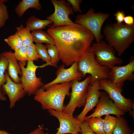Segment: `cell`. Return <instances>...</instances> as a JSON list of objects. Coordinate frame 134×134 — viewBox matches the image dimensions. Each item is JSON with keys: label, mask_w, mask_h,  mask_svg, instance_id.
Returning a JSON list of instances; mask_svg holds the SVG:
<instances>
[{"label": "cell", "mask_w": 134, "mask_h": 134, "mask_svg": "<svg viewBox=\"0 0 134 134\" xmlns=\"http://www.w3.org/2000/svg\"><path fill=\"white\" fill-rule=\"evenodd\" d=\"M47 32L54 41L60 60L66 66L78 62L88 51L94 39L89 31L77 24L50 27Z\"/></svg>", "instance_id": "obj_1"}, {"label": "cell", "mask_w": 134, "mask_h": 134, "mask_svg": "<svg viewBox=\"0 0 134 134\" xmlns=\"http://www.w3.org/2000/svg\"><path fill=\"white\" fill-rule=\"evenodd\" d=\"M73 81L51 85L45 89L39 88L34 94V99L39 102L44 110L53 109L63 112L64 102L69 91Z\"/></svg>", "instance_id": "obj_2"}, {"label": "cell", "mask_w": 134, "mask_h": 134, "mask_svg": "<svg viewBox=\"0 0 134 134\" xmlns=\"http://www.w3.org/2000/svg\"><path fill=\"white\" fill-rule=\"evenodd\" d=\"M102 31L107 43L113 47L119 57L134 41V25L129 26L117 22L107 23Z\"/></svg>", "instance_id": "obj_3"}, {"label": "cell", "mask_w": 134, "mask_h": 134, "mask_svg": "<svg viewBox=\"0 0 134 134\" xmlns=\"http://www.w3.org/2000/svg\"><path fill=\"white\" fill-rule=\"evenodd\" d=\"M110 15L108 13H96L94 9L91 8L86 13L78 15L75 23L82 26L89 31L93 34L96 42L99 43L103 38L101 33L102 26Z\"/></svg>", "instance_id": "obj_4"}, {"label": "cell", "mask_w": 134, "mask_h": 134, "mask_svg": "<svg viewBox=\"0 0 134 134\" xmlns=\"http://www.w3.org/2000/svg\"><path fill=\"white\" fill-rule=\"evenodd\" d=\"M78 69L82 74L83 77L87 74L91 75L90 84L97 80L107 79L110 71L108 67L101 66L97 63L94 53L90 48L78 62Z\"/></svg>", "instance_id": "obj_5"}, {"label": "cell", "mask_w": 134, "mask_h": 134, "mask_svg": "<svg viewBox=\"0 0 134 134\" xmlns=\"http://www.w3.org/2000/svg\"><path fill=\"white\" fill-rule=\"evenodd\" d=\"M91 78V76L90 75L82 81H73L71 87L72 91L70 100L67 105H64L63 112L73 116L77 107L84 106Z\"/></svg>", "instance_id": "obj_6"}, {"label": "cell", "mask_w": 134, "mask_h": 134, "mask_svg": "<svg viewBox=\"0 0 134 134\" xmlns=\"http://www.w3.org/2000/svg\"><path fill=\"white\" fill-rule=\"evenodd\" d=\"M18 63L22 72V76L20 78L21 83L26 94L30 96L34 94L38 89L44 85L41 78L37 77L36 76L35 72L37 68L51 66V64L46 63L41 66H37L34 64L33 61H28L27 67H25L20 62Z\"/></svg>", "instance_id": "obj_7"}, {"label": "cell", "mask_w": 134, "mask_h": 134, "mask_svg": "<svg viewBox=\"0 0 134 134\" xmlns=\"http://www.w3.org/2000/svg\"><path fill=\"white\" fill-rule=\"evenodd\" d=\"M90 49L94 53L95 59L101 66H114L123 64V60L115 56L116 52L112 46L104 40L92 43Z\"/></svg>", "instance_id": "obj_8"}, {"label": "cell", "mask_w": 134, "mask_h": 134, "mask_svg": "<svg viewBox=\"0 0 134 134\" xmlns=\"http://www.w3.org/2000/svg\"><path fill=\"white\" fill-rule=\"evenodd\" d=\"M51 1L54 7V12L46 18L53 22V25L50 27L74 26L77 24L69 18L70 15L73 14V10L69 3L65 0H51Z\"/></svg>", "instance_id": "obj_9"}, {"label": "cell", "mask_w": 134, "mask_h": 134, "mask_svg": "<svg viewBox=\"0 0 134 134\" xmlns=\"http://www.w3.org/2000/svg\"><path fill=\"white\" fill-rule=\"evenodd\" d=\"M100 90H104L109 98L120 110L124 112L131 111L133 108L132 100L124 97L121 90L107 79L99 81Z\"/></svg>", "instance_id": "obj_10"}, {"label": "cell", "mask_w": 134, "mask_h": 134, "mask_svg": "<svg viewBox=\"0 0 134 134\" xmlns=\"http://www.w3.org/2000/svg\"><path fill=\"white\" fill-rule=\"evenodd\" d=\"M108 79L118 88L123 91L122 88L126 81L134 80V57L132 56L129 63L122 66H110Z\"/></svg>", "instance_id": "obj_11"}, {"label": "cell", "mask_w": 134, "mask_h": 134, "mask_svg": "<svg viewBox=\"0 0 134 134\" xmlns=\"http://www.w3.org/2000/svg\"><path fill=\"white\" fill-rule=\"evenodd\" d=\"M50 114L56 117L60 123L57 132L54 134H75L81 133L82 123L77 117H75L63 112L50 109L47 110ZM45 134H49L46 133Z\"/></svg>", "instance_id": "obj_12"}, {"label": "cell", "mask_w": 134, "mask_h": 134, "mask_svg": "<svg viewBox=\"0 0 134 134\" xmlns=\"http://www.w3.org/2000/svg\"><path fill=\"white\" fill-rule=\"evenodd\" d=\"M78 62H75L67 68H65L64 64L61 66L57 70L56 77L40 88L45 89L54 84L67 82L74 80L80 81L83 77V76L82 74L78 70Z\"/></svg>", "instance_id": "obj_13"}, {"label": "cell", "mask_w": 134, "mask_h": 134, "mask_svg": "<svg viewBox=\"0 0 134 134\" xmlns=\"http://www.w3.org/2000/svg\"><path fill=\"white\" fill-rule=\"evenodd\" d=\"M96 108L93 113L85 118L101 117L103 115L113 114L117 117L125 115V113L120 110L105 91L102 92Z\"/></svg>", "instance_id": "obj_14"}, {"label": "cell", "mask_w": 134, "mask_h": 134, "mask_svg": "<svg viewBox=\"0 0 134 134\" xmlns=\"http://www.w3.org/2000/svg\"><path fill=\"white\" fill-rule=\"evenodd\" d=\"M100 90L99 81L97 80L89 85L88 87L84 107L77 118L82 123L84 121L87 114L97 106L102 92Z\"/></svg>", "instance_id": "obj_15"}, {"label": "cell", "mask_w": 134, "mask_h": 134, "mask_svg": "<svg viewBox=\"0 0 134 134\" xmlns=\"http://www.w3.org/2000/svg\"><path fill=\"white\" fill-rule=\"evenodd\" d=\"M6 82L1 88L7 95L10 102V108L14 107L16 102L22 99L26 93L22 83L17 84L11 79L6 70L5 72Z\"/></svg>", "instance_id": "obj_16"}, {"label": "cell", "mask_w": 134, "mask_h": 134, "mask_svg": "<svg viewBox=\"0 0 134 134\" xmlns=\"http://www.w3.org/2000/svg\"><path fill=\"white\" fill-rule=\"evenodd\" d=\"M1 54L6 57L8 61L7 69L10 77L14 82L17 84L21 83L20 78L18 76L19 74L22 76L21 69L13 53L10 51H5Z\"/></svg>", "instance_id": "obj_17"}, {"label": "cell", "mask_w": 134, "mask_h": 134, "mask_svg": "<svg viewBox=\"0 0 134 134\" xmlns=\"http://www.w3.org/2000/svg\"><path fill=\"white\" fill-rule=\"evenodd\" d=\"M41 7L39 0H22L16 7L15 11L18 16L21 17L25 12L30 8H33L39 10Z\"/></svg>", "instance_id": "obj_18"}, {"label": "cell", "mask_w": 134, "mask_h": 134, "mask_svg": "<svg viewBox=\"0 0 134 134\" xmlns=\"http://www.w3.org/2000/svg\"><path fill=\"white\" fill-rule=\"evenodd\" d=\"M53 24V22L50 20H41L34 16H31L29 18L26 23V26L31 31L44 29L46 27L52 25Z\"/></svg>", "instance_id": "obj_19"}, {"label": "cell", "mask_w": 134, "mask_h": 134, "mask_svg": "<svg viewBox=\"0 0 134 134\" xmlns=\"http://www.w3.org/2000/svg\"><path fill=\"white\" fill-rule=\"evenodd\" d=\"M85 121L92 131L96 134H106L103 128L104 119L101 117L85 118Z\"/></svg>", "instance_id": "obj_20"}, {"label": "cell", "mask_w": 134, "mask_h": 134, "mask_svg": "<svg viewBox=\"0 0 134 134\" xmlns=\"http://www.w3.org/2000/svg\"><path fill=\"white\" fill-rule=\"evenodd\" d=\"M8 62L7 60L2 54H0V100L5 101L6 97L1 90L2 86L6 82V78L5 72L7 69Z\"/></svg>", "instance_id": "obj_21"}, {"label": "cell", "mask_w": 134, "mask_h": 134, "mask_svg": "<svg viewBox=\"0 0 134 134\" xmlns=\"http://www.w3.org/2000/svg\"><path fill=\"white\" fill-rule=\"evenodd\" d=\"M31 33L33 41L36 43H44L48 44L55 45L53 39L47 32L40 30L33 31Z\"/></svg>", "instance_id": "obj_22"}, {"label": "cell", "mask_w": 134, "mask_h": 134, "mask_svg": "<svg viewBox=\"0 0 134 134\" xmlns=\"http://www.w3.org/2000/svg\"><path fill=\"white\" fill-rule=\"evenodd\" d=\"M16 32L21 38L23 45L27 46L33 43L32 35L31 31L27 26L24 27L21 24L19 27H16Z\"/></svg>", "instance_id": "obj_23"}, {"label": "cell", "mask_w": 134, "mask_h": 134, "mask_svg": "<svg viewBox=\"0 0 134 134\" xmlns=\"http://www.w3.org/2000/svg\"><path fill=\"white\" fill-rule=\"evenodd\" d=\"M117 117L116 124L112 134H131L132 131L127 120L123 116Z\"/></svg>", "instance_id": "obj_24"}, {"label": "cell", "mask_w": 134, "mask_h": 134, "mask_svg": "<svg viewBox=\"0 0 134 134\" xmlns=\"http://www.w3.org/2000/svg\"><path fill=\"white\" fill-rule=\"evenodd\" d=\"M103 126L104 131L106 134H112L115 127L117 117L110 115H105Z\"/></svg>", "instance_id": "obj_25"}, {"label": "cell", "mask_w": 134, "mask_h": 134, "mask_svg": "<svg viewBox=\"0 0 134 134\" xmlns=\"http://www.w3.org/2000/svg\"><path fill=\"white\" fill-rule=\"evenodd\" d=\"M46 46L50 58L51 66L57 67V65L60 60L59 51L57 47L55 45L48 44Z\"/></svg>", "instance_id": "obj_26"}, {"label": "cell", "mask_w": 134, "mask_h": 134, "mask_svg": "<svg viewBox=\"0 0 134 134\" xmlns=\"http://www.w3.org/2000/svg\"><path fill=\"white\" fill-rule=\"evenodd\" d=\"M4 41L14 51L23 45L21 38L16 32L14 34L5 39Z\"/></svg>", "instance_id": "obj_27"}, {"label": "cell", "mask_w": 134, "mask_h": 134, "mask_svg": "<svg viewBox=\"0 0 134 134\" xmlns=\"http://www.w3.org/2000/svg\"><path fill=\"white\" fill-rule=\"evenodd\" d=\"M14 56L18 61L20 62L24 66L26 65L28 61L27 46L23 45L13 53Z\"/></svg>", "instance_id": "obj_28"}, {"label": "cell", "mask_w": 134, "mask_h": 134, "mask_svg": "<svg viewBox=\"0 0 134 134\" xmlns=\"http://www.w3.org/2000/svg\"><path fill=\"white\" fill-rule=\"evenodd\" d=\"M7 0H0V28L3 27L9 18L7 7L4 3Z\"/></svg>", "instance_id": "obj_29"}, {"label": "cell", "mask_w": 134, "mask_h": 134, "mask_svg": "<svg viewBox=\"0 0 134 134\" xmlns=\"http://www.w3.org/2000/svg\"><path fill=\"white\" fill-rule=\"evenodd\" d=\"M35 46L40 58L46 63H51L50 58L48 53L46 45L41 43H36Z\"/></svg>", "instance_id": "obj_30"}, {"label": "cell", "mask_w": 134, "mask_h": 134, "mask_svg": "<svg viewBox=\"0 0 134 134\" xmlns=\"http://www.w3.org/2000/svg\"><path fill=\"white\" fill-rule=\"evenodd\" d=\"M28 61H37L40 57L37 53L35 44L33 43L27 46Z\"/></svg>", "instance_id": "obj_31"}, {"label": "cell", "mask_w": 134, "mask_h": 134, "mask_svg": "<svg viewBox=\"0 0 134 134\" xmlns=\"http://www.w3.org/2000/svg\"><path fill=\"white\" fill-rule=\"evenodd\" d=\"M80 127L81 134H96L92 131L85 121L81 123Z\"/></svg>", "instance_id": "obj_32"}, {"label": "cell", "mask_w": 134, "mask_h": 134, "mask_svg": "<svg viewBox=\"0 0 134 134\" xmlns=\"http://www.w3.org/2000/svg\"><path fill=\"white\" fill-rule=\"evenodd\" d=\"M67 1L71 5L73 11L75 12H82L80 6V4L82 2L81 0H67Z\"/></svg>", "instance_id": "obj_33"}, {"label": "cell", "mask_w": 134, "mask_h": 134, "mask_svg": "<svg viewBox=\"0 0 134 134\" xmlns=\"http://www.w3.org/2000/svg\"><path fill=\"white\" fill-rule=\"evenodd\" d=\"M115 17L117 22L118 23H122L124 21L126 16L125 12L123 10H118L113 15Z\"/></svg>", "instance_id": "obj_34"}, {"label": "cell", "mask_w": 134, "mask_h": 134, "mask_svg": "<svg viewBox=\"0 0 134 134\" xmlns=\"http://www.w3.org/2000/svg\"><path fill=\"white\" fill-rule=\"evenodd\" d=\"M44 127L43 124L39 125L37 128L28 134H45Z\"/></svg>", "instance_id": "obj_35"}, {"label": "cell", "mask_w": 134, "mask_h": 134, "mask_svg": "<svg viewBox=\"0 0 134 134\" xmlns=\"http://www.w3.org/2000/svg\"><path fill=\"white\" fill-rule=\"evenodd\" d=\"M124 22L126 25L129 26L134 25V18L131 15L126 16L124 18Z\"/></svg>", "instance_id": "obj_36"}, {"label": "cell", "mask_w": 134, "mask_h": 134, "mask_svg": "<svg viewBox=\"0 0 134 134\" xmlns=\"http://www.w3.org/2000/svg\"><path fill=\"white\" fill-rule=\"evenodd\" d=\"M0 134H11L10 133L6 131L3 130H1L0 128Z\"/></svg>", "instance_id": "obj_37"}, {"label": "cell", "mask_w": 134, "mask_h": 134, "mask_svg": "<svg viewBox=\"0 0 134 134\" xmlns=\"http://www.w3.org/2000/svg\"><path fill=\"white\" fill-rule=\"evenodd\" d=\"M79 134V133H77V134Z\"/></svg>", "instance_id": "obj_38"}]
</instances>
